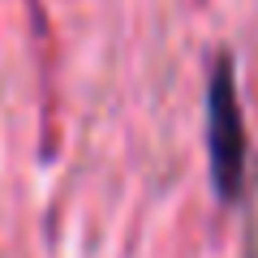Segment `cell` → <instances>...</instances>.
<instances>
[{
  "label": "cell",
  "instance_id": "1",
  "mask_svg": "<svg viewBox=\"0 0 258 258\" xmlns=\"http://www.w3.org/2000/svg\"><path fill=\"white\" fill-rule=\"evenodd\" d=\"M207 155H211V181L224 203L241 194L245 176V120L237 99V69L232 56H220L207 86Z\"/></svg>",
  "mask_w": 258,
  "mask_h": 258
}]
</instances>
